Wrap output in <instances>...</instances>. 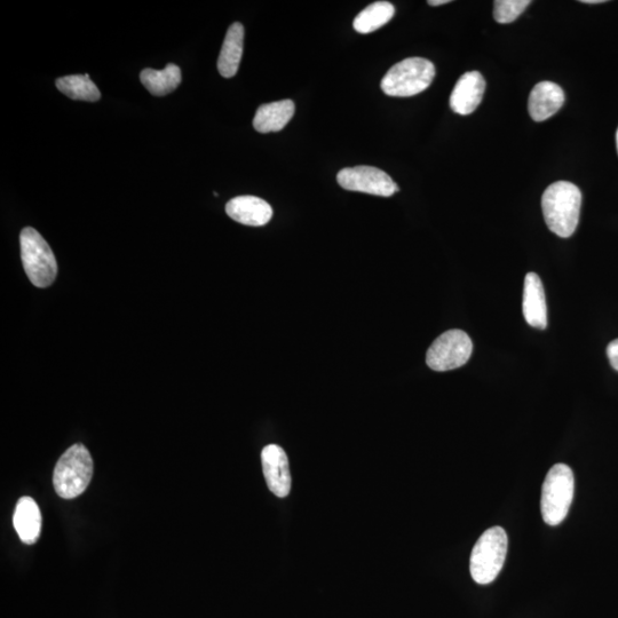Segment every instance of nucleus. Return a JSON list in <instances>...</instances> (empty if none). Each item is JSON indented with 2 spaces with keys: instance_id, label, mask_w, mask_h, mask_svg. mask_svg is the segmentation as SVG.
<instances>
[{
  "instance_id": "1",
  "label": "nucleus",
  "mask_w": 618,
  "mask_h": 618,
  "mask_svg": "<svg viewBox=\"0 0 618 618\" xmlns=\"http://www.w3.org/2000/svg\"><path fill=\"white\" fill-rule=\"evenodd\" d=\"M582 193L568 181L554 182L542 197V210L551 232L567 239L572 236L580 221Z\"/></svg>"
},
{
  "instance_id": "2",
  "label": "nucleus",
  "mask_w": 618,
  "mask_h": 618,
  "mask_svg": "<svg viewBox=\"0 0 618 618\" xmlns=\"http://www.w3.org/2000/svg\"><path fill=\"white\" fill-rule=\"evenodd\" d=\"M93 475V461L90 451L81 443L70 447L63 454L53 474V485L63 499L81 496L89 487Z\"/></svg>"
},
{
  "instance_id": "3",
  "label": "nucleus",
  "mask_w": 618,
  "mask_h": 618,
  "mask_svg": "<svg viewBox=\"0 0 618 618\" xmlns=\"http://www.w3.org/2000/svg\"><path fill=\"white\" fill-rule=\"evenodd\" d=\"M434 77L435 67L430 60L409 58L388 70L380 86L390 97L408 98L429 89Z\"/></svg>"
},
{
  "instance_id": "4",
  "label": "nucleus",
  "mask_w": 618,
  "mask_h": 618,
  "mask_svg": "<svg viewBox=\"0 0 618 618\" xmlns=\"http://www.w3.org/2000/svg\"><path fill=\"white\" fill-rule=\"evenodd\" d=\"M575 479L566 464H557L546 475L542 488L541 509L545 524L558 526L568 515L573 503Z\"/></svg>"
},
{
  "instance_id": "5",
  "label": "nucleus",
  "mask_w": 618,
  "mask_h": 618,
  "mask_svg": "<svg viewBox=\"0 0 618 618\" xmlns=\"http://www.w3.org/2000/svg\"><path fill=\"white\" fill-rule=\"evenodd\" d=\"M23 267L31 283L37 288H47L53 284L58 274L57 259L36 229L27 227L20 235Z\"/></svg>"
},
{
  "instance_id": "6",
  "label": "nucleus",
  "mask_w": 618,
  "mask_h": 618,
  "mask_svg": "<svg viewBox=\"0 0 618 618\" xmlns=\"http://www.w3.org/2000/svg\"><path fill=\"white\" fill-rule=\"evenodd\" d=\"M507 535L502 527L486 530L475 543L470 560L474 582L487 585L494 582L504 566Z\"/></svg>"
},
{
  "instance_id": "7",
  "label": "nucleus",
  "mask_w": 618,
  "mask_h": 618,
  "mask_svg": "<svg viewBox=\"0 0 618 618\" xmlns=\"http://www.w3.org/2000/svg\"><path fill=\"white\" fill-rule=\"evenodd\" d=\"M473 343L462 330H449L434 340L426 354V363L434 371L461 368L470 360Z\"/></svg>"
},
{
  "instance_id": "8",
  "label": "nucleus",
  "mask_w": 618,
  "mask_h": 618,
  "mask_svg": "<svg viewBox=\"0 0 618 618\" xmlns=\"http://www.w3.org/2000/svg\"><path fill=\"white\" fill-rule=\"evenodd\" d=\"M338 184L350 192L390 197L399 192L398 185L388 174L372 166L343 169L337 176Z\"/></svg>"
},
{
  "instance_id": "9",
  "label": "nucleus",
  "mask_w": 618,
  "mask_h": 618,
  "mask_svg": "<svg viewBox=\"0 0 618 618\" xmlns=\"http://www.w3.org/2000/svg\"><path fill=\"white\" fill-rule=\"evenodd\" d=\"M261 463L268 489L280 498L289 496L291 474L287 454L277 445H268L261 451Z\"/></svg>"
},
{
  "instance_id": "10",
  "label": "nucleus",
  "mask_w": 618,
  "mask_h": 618,
  "mask_svg": "<svg viewBox=\"0 0 618 618\" xmlns=\"http://www.w3.org/2000/svg\"><path fill=\"white\" fill-rule=\"evenodd\" d=\"M485 91V78L479 71H469L458 79L451 93L450 107L458 115H470L479 107Z\"/></svg>"
},
{
  "instance_id": "11",
  "label": "nucleus",
  "mask_w": 618,
  "mask_h": 618,
  "mask_svg": "<svg viewBox=\"0 0 618 618\" xmlns=\"http://www.w3.org/2000/svg\"><path fill=\"white\" fill-rule=\"evenodd\" d=\"M229 217L245 226H265L273 217L272 206L256 196H239L226 205Z\"/></svg>"
},
{
  "instance_id": "12",
  "label": "nucleus",
  "mask_w": 618,
  "mask_h": 618,
  "mask_svg": "<svg viewBox=\"0 0 618 618\" xmlns=\"http://www.w3.org/2000/svg\"><path fill=\"white\" fill-rule=\"evenodd\" d=\"M565 100V92L558 84L538 83L529 95V114L535 122H544L559 112Z\"/></svg>"
},
{
  "instance_id": "13",
  "label": "nucleus",
  "mask_w": 618,
  "mask_h": 618,
  "mask_svg": "<svg viewBox=\"0 0 618 618\" xmlns=\"http://www.w3.org/2000/svg\"><path fill=\"white\" fill-rule=\"evenodd\" d=\"M522 312L530 327L544 330L548 327V306L542 280L535 273H528L524 285Z\"/></svg>"
},
{
  "instance_id": "14",
  "label": "nucleus",
  "mask_w": 618,
  "mask_h": 618,
  "mask_svg": "<svg viewBox=\"0 0 618 618\" xmlns=\"http://www.w3.org/2000/svg\"><path fill=\"white\" fill-rule=\"evenodd\" d=\"M13 525L22 543L33 545L41 537L42 513L35 499L25 496L19 499L13 515Z\"/></svg>"
},
{
  "instance_id": "15",
  "label": "nucleus",
  "mask_w": 618,
  "mask_h": 618,
  "mask_svg": "<svg viewBox=\"0 0 618 618\" xmlns=\"http://www.w3.org/2000/svg\"><path fill=\"white\" fill-rule=\"evenodd\" d=\"M295 109L291 100L267 103L258 108L253 126L260 133L279 132L292 120Z\"/></svg>"
},
{
  "instance_id": "16",
  "label": "nucleus",
  "mask_w": 618,
  "mask_h": 618,
  "mask_svg": "<svg viewBox=\"0 0 618 618\" xmlns=\"http://www.w3.org/2000/svg\"><path fill=\"white\" fill-rule=\"evenodd\" d=\"M244 47V27L235 22L227 31L223 47L218 59V69L221 76L232 78L239 71Z\"/></svg>"
},
{
  "instance_id": "17",
  "label": "nucleus",
  "mask_w": 618,
  "mask_h": 618,
  "mask_svg": "<svg viewBox=\"0 0 618 618\" xmlns=\"http://www.w3.org/2000/svg\"><path fill=\"white\" fill-rule=\"evenodd\" d=\"M140 81L150 93L164 97L180 85L181 70L173 63H169L163 70L145 69L141 71Z\"/></svg>"
},
{
  "instance_id": "18",
  "label": "nucleus",
  "mask_w": 618,
  "mask_h": 618,
  "mask_svg": "<svg viewBox=\"0 0 618 618\" xmlns=\"http://www.w3.org/2000/svg\"><path fill=\"white\" fill-rule=\"evenodd\" d=\"M395 14L393 4L388 2H376L364 9L353 22V28L359 34H370L384 27L390 22Z\"/></svg>"
},
{
  "instance_id": "19",
  "label": "nucleus",
  "mask_w": 618,
  "mask_h": 618,
  "mask_svg": "<svg viewBox=\"0 0 618 618\" xmlns=\"http://www.w3.org/2000/svg\"><path fill=\"white\" fill-rule=\"evenodd\" d=\"M58 90L73 100L95 102L101 98V93L90 78V75H71L58 79Z\"/></svg>"
},
{
  "instance_id": "20",
  "label": "nucleus",
  "mask_w": 618,
  "mask_h": 618,
  "mask_svg": "<svg viewBox=\"0 0 618 618\" xmlns=\"http://www.w3.org/2000/svg\"><path fill=\"white\" fill-rule=\"evenodd\" d=\"M529 0H496L494 3V18L498 23H511L517 20L527 7Z\"/></svg>"
},
{
  "instance_id": "21",
  "label": "nucleus",
  "mask_w": 618,
  "mask_h": 618,
  "mask_svg": "<svg viewBox=\"0 0 618 618\" xmlns=\"http://www.w3.org/2000/svg\"><path fill=\"white\" fill-rule=\"evenodd\" d=\"M607 356L610 362V366H612L616 371H618V339L614 340V342L608 345Z\"/></svg>"
},
{
  "instance_id": "22",
  "label": "nucleus",
  "mask_w": 618,
  "mask_h": 618,
  "mask_svg": "<svg viewBox=\"0 0 618 618\" xmlns=\"http://www.w3.org/2000/svg\"><path fill=\"white\" fill-rule=\"evenodd\" d=\"M450 3V0H429V5L440 6Z\"/></svg>"
},
{
  "instance_id": "23",
  "label": "nucleus",
  "mask_w": 618,
  "mask_h": 618,
  "mask_svg": "<svg viewBox=\"0 0 618 618\" xmlns=\"http://www.w3.org/2000/svg\"><path fill=\"white\" fill-rule=\"evenodd\" d=\"M584 4H601L605 3V0H582Z\"/></svg>"
},
{
  "instance_id": "24",
  "label": "nucleus",
  "mask_w": 618,
  "mask_h": 618,
  "mask_svg": "<svg viewBox=\"0 0 618 618\" xmlns=\"http://www.w3.org/2000/svg\"><path fill=\"white\" fill-rule=\"evenodd\" d=\"M616 147H617V153H618V129L616 132Z\"/></svg>"
}]
</instances>
